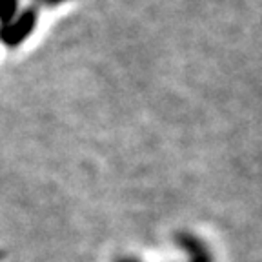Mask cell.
Segmentation results:
<instances>
[{"instance_id":"277c9868","label":"cell","mask_w":262,"mask_h":262,"mask_svg":"<svg viewBox=\"0 0 262 262\" xmlns=\"http://www.w3.org/2000/svg\"><path fill=\"white\" fill-rule=\"evenodd\" d=\"M37 2H40V4H44V6H58V4L68 2V0H37Z\"/></svg>"},{"instance_id":"3957f363","label":"cell","mask_w":262,"mask_h":262,"mask_svg":"<svg viewBox=\"0 0 262 262\" xmlns=\"http://www.w3.org/2000/svg\"><path fill=\"white\" fill-rule=\"evenodd\" d=\"M16 15H18V0H0V24H8Z\"/></svg>"},{"instance_id":"7a4b0ae2","label":"cell","mask_w":262,"mask_h":262,"mask_svg":"<svg viewBox=\"0 0 262 262\" xmlns=\"http://www.w3.org/2000/svg\"><path fill=\"white\" fill-rule=\"evenodd\" d=\"M175 241H177V244L188 253V257H189L188 262H213V257L208 248H206V244L199 237H195L193 233L180 231V233L175 235Z\"/></svg>"},{"instance_id":"6da1fadb","label":"cell","mask_w":262,"mask_h":262,"mask_svg":"<svg viewBox=\"0 0 262 262\" xmlns=\"http://www.w3.org/2000/svg\"><path fill=\"white\" fill-rule=\"evenodd\" d=\"M37 20H38L37 9L35 8L24 9L11 22L0 26V42L4 46H8V48L20 46L33 33V29L37 26Z\"/></svg>"},{"instance_id":"5b68a950","label":"cell","mask_w":262,"mask_h":262,"mask_svg":"<svg viewBox=\"0 0 262 262\" xmlns=\"http://www.w3.org/2000/svg\"><path fill=\"white\" fill-rule=\"evenodd\" d=\"M117 262H139V260H135V258H120V260H117Z\"/></svg>"}]
</instances>
